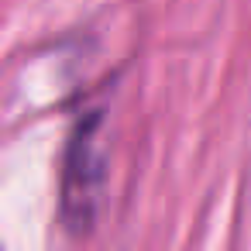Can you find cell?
Listing matches in <instances>:
<instances>
[{
	"label": "cell",
	"mask_w": 251,
	"mask_h": 251,
	"mask_svg": "<svg viewBox=\"0 0 251 251\" xmlns=\"http://www.w3.org/2000/svg\"><path fill=\"white\" fill-rule=\"evenodd\" d=\"M97 121L79 124V131L73 134L69 145V158H66V182H62V217L73 230L90 227L93 210H97V189H100V151H97V134H93Z\"/></svg>",
	"instance_id": "1"
}]
</instances>
